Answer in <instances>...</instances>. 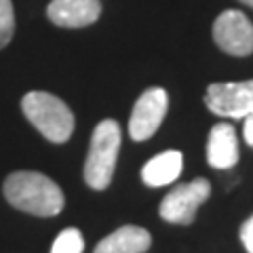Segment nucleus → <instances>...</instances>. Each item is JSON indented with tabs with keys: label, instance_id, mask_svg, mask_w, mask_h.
<instances>
[{
	"label": "nucleus",
	"instance_id": "f8f14e48",
	"mask_svg": "<svg viewBox=\"0 0 253 253\" xmlns=\"http://www.w3.org/2000/svg\"><path fill=\"white\" fill-rule=\"evenodd\" d=\"M84 249V239L78 228H66L57 234L51 253H83Z\"/></svg>",
	"mask_w": 253,
	"mask_h": 253
},
{
	"label": "nucleus",
	"instance_id": "423d86ee",
	"mask_svg": "<svg viewBox=\"0 0 253 253\" xmlns=\"http://www.w3.org/2000/svg\"><path fill=\"white\" fill-rule=\"evenodd\" d=\"M213 41L228 55L247 57L253 53V23L241 11H224L213 23Z\"/></svg>",
	"mask_w": 253,
	"mask_h": 253
},
{
	"label": "nucleus",
	"instance_id": "dca6fc26",
	"mask_svg": "<svg viewBox=\"0 0 253 253\" xmlns=\"http://www.w3.org/2000/svg\"><path fill=\"white\" fill-rule=\"evenodd\" d=\"M241 2H243V4H247V6H251V9H253V0H241Z\"/></svg>",
	"mask_w": 253,
	"mask_h": 253
},
{
	"label": "nucleus",
	"instance_id": "f257e3e1",
	"mask_svg": "<svg viewBox=\"0 0 253 253\" xmlns=\"http://www.w3.org/2000/svg\"><path fill=\"white\" fill-rule=\"evenodd\" d=\"M4 199L15 209L36 217L59 215L66 196L51 177L38 171H15L4 179Z\"/></svg>",
	"mask_w": 253,
	"mask_h": 253
},
{
	"label": "nucleus",
	"instance_id": "0eeeda50",
	"mask_svg": "<svg viewBox=\"0 0 253 253\" xmlns=\"http://www.w3.org/2000/svg\"><path fill=\"white\" fill-rule=\"evenodd\" d=\"M169 108V95L161 86L148 89L141 93V97L135 101L131 121H129V133L135 141H146L154 135L161 126L165 114Z\"/></svg>",
	"mask_w": 253,
	"mask_h": 253
},
{
	"label": "nucleus",
	"instance_id": "ddd939ff",
	"mask_svg": "<svg viewBox=\"0 0 253 253\" xmlns=\"http://www.w3.org/2000/svg\"><path fill=\"white\" fill-rule=\"evenodd\" d=\"M15 32V13L11 0H0V49L11 42Z\"/></svg>",
	"mask_w": 253,
	"mask_h": 253
},
{
	"label": "nucleus",
	"instance_id": "6e6552de",
	"mask_svg": "<svg viewBox=\"0 0 253 253\" xmlns=\"http://www.w3.org/2000/svg\"><path fill=\"white\" fill-rule=\"evenodd\" d=\"M49 19L59 28H84L99 19V0H51L46 9Z\"/></svg>",
	"mask_w": 253,
	"mask_h": 253
},
{
	"label": "nucleus",
	"instance_id": "f03ea898",
	"mask_svg": "<svg viewBox=\"0 0 253 253\" xmlns=\"http://www.w3.org/2000/svg\"><path fill=\"white\" fill-rule=\"evenodd\" d=\"M26 118L53 144L68 141L74 131V114L59 97L44 91H32L21 99Z\"/></svg>",
	"mask_w": 253,
	"mask_h": 253
},
{
	"label": "nucleus",
	"instance_id": "7ed1b4c3",
	"mask_svg": "<svg viewBox=\"0 0 253 253\" xmlns=\"http://www.w3.org/2000/svg\"><path fill=\"white\" fill-rule=\"evenodd\" d=\"M121 150V126L112 118L101 121L93 131L89 156L84 163V181L93 190H106L112 184L116 158Z\"/></svg>",
	"mask_w": 253,
	"mask_h": 253
},
{
	"label": "nucleus",
	"instance_id": "9d476101",
	"mask_svg": "<svg viewBox=\"0 0 253 253\" xmlns=\"http://www.w3.org/2000/svg\"><path fill=\"white\" fill-rule=\"evenodd\" d=\"M184 169V156L179 150H165L144 165L141 169V181L150 188H163L173 184Z\"/></svg>",
	"mask_w": 253,
	"mask_h": 253
},
{
	"label": "nucleus",
	"instance_id": "20e7f679",
	"mask_svg": "<svg viewBox=\"0 0 253 253\" xmlns=\"http://www.w3.org/2000/svg\"><path fill=\"white\" fill-rule=\"evenodd\" d=\"M211 196V184L205 177H196L188 184H179L161 201L158 215L169 224L190 226L196 219V211Z\"/></svg>",
	"mask_w": 253,
	"mask_h": 253
},
{
	"label": "nucleus",
	"instance_id": "9b49d317",
	"mask_svg": "<svg viewBox=\"0 0 253 253\" xmlns=\"http://www.w3.org/2000/svg\"><path fill=\"white\" fill-rule=\"evenodd\" d=\"M152 236L141 226H123L97 243L93 253H146Z\"/></svg>",
	"mask_w": 253,
	"mask_h": 253
},
{
	"label": "nucleus",
	"instance_id": "1a4fd4ad",
	"mask_svg": "<svg viewBox=\"0 0 253 253\" xmlns=\"http://www.w3.org/2000/svg\"><path fill=\"white\" fill-rule=\"evenodd\" d=\"M207 163L213 169H232L239 163V139L232 125L217 123L207 139Z\"/></svg>",
	"mask_w": 253,
	"mask_h": 253
},
{
	"label": "nucleus",
	"instance_id": "2eb2a0df",
	"mask_svg": "<svg viewBox=\"0 0 253 253\" xmlns=\"http://www.w3.org/2000/svg\"><path fill=\"white\" fill-rule=\"evenodd\" d=\"M243 137L247 141V146L253 148V114L245 116V125H243Z\"/></svg>",
	"mask_w": 253,
	"mask_h": 253
},
{
	"label": "nucleus",
	"instance_id": "4468645a",
	"mask_svg": "<svg viewBox=\"0 0 253 253\" xmlns=\"http://www.w3.org/2000/svg\"><path fill=\"white\" fill-rule=\"evenodd\" d=\"M239 236H241V243H243V247L247 249V253H253V215L249 219H245Z\"/></svg>",
	"mask_w": 253,
	"mask_h": 253
},
{
	"label": "nucleus",
	"instance_id": "39448f33",
	"mask_svg": "<svg viewBox=\"0 0 253 253\" xmlns=\"http://www.w3.org/2000/svg\"><path fill=\"white\" fill-rule=\"evenodd\" d=\"M205 104L213 114L226 118H245L253 114V78L209 84L205 93Z\"/></svg>",
	"mask_w": 253,
	"mask_h": 253
}]
</instances>
